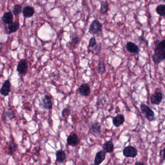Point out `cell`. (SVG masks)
Segmentation results:
<instances>
[{"label": "cell", "mask_w": 165, "mask_h": 165, "mask_svg": "<svg viewBox=\"0 0 165 165\" xmlns=\"http://www.w3.org/2000/svg\"><path fill=\"white\" fill-rule=\"evenodd\" d=\"M109 10V4L107 2H103L101 3L100 11L102 14H105Z\"/></svg>", "instance_id": "25"}, {"label": "cell", "mask_w": 165, "mask_h": 165, "mask_svg": "<svg viewBox=\"0 0 165 165\" xmlns=\"http://www.w3.org/2000/svg\"><path fill=\"white\" fill-rule=\"evenodd\" d=\"M140 107L141 111L148 121L151 122L155 120V113L149 107L142 103L140 104Z\"/></svg>", "instance_id": "2"}, {"label": "cell", "mask_w": 165, "mask_h": 165, "mask_svg": "<svg viewBox=\"0 0 165 165\" xmlns=\"http://www.w3.org/2000/svg\"><path fill=\"white\" fill-rule=\"evenodd\" d=\"M22 6L20 5H16L13 8L12 12L15 16H18L22 12Z\"/></svg>", "instance_id": "24"}, {"label": "cell", "mask_w": 165, "mask_h": 165, "mask_svg": "<svg viewBox=\"0 0 165 165\" xmlns=\"http://www.w3.org/2000/svg\"><path fill=\"white\" fill-rule=\"evenodd\" d=\"M125 122V118L123 114H117L115 117L113 118L112 120L113 124L115 127H118L122 126Z\"/></svg>", "instance_id": "15"}, {"label": "cell", "mask_w": 165, "mask_h": 165, "mask_svg": "<svg viewBox=\"0 0 165 165\" xmlns=\"http://www.w3.org/2000/svg\"><path fill=\"white\" fill-rule=\"evenodd\" d=\"M135 164L136 165H145V163L141 162H137Z\"/></svg>", "instance_id": "30"}, {"label": "cell", "mask_w": 165, "mask_h": 165, "mask_svg": "<svg viewBox=\"0 0 165 165\" xmlns=\"http://www.w3.org/2000/svg\"><path fill=\"white\" fill-rule=\"evenodd\" d=\"M79 40L78 38V37H74V38H73L71 39V44L73 46H75L76 45L78 44V42H79Z\"/></svg>", "instance_id": "28"}, {"label": "cell", "mask_w": 165, "mask_h": 165, "mask_svg": "<svg viewBox=\"0 0 165 165\" xmlns=\"http://www.w3.org/2000/svg\"><path fill=\"white\" fill-rule=\"evenodd\" d=\"M103 150L107 153H111L114 151V145L111 140L107 141L103 146Z\"/></svg>", "instance_id": "20"}, {"label": "cell", "mask_w": 165, "mask_h": 165, "mask_svg": "<svg viewBox=\"0 0 165 165\" xmlns=\"http://www.w3.org/2000/svg\"><path fill=\"white\" fill-rule=\"evenodd\" d=\"M96 41L95 36H93L92 38H91L89 40V46L91 48H93L96 45Z\"/></svg>", "instance_id": "27"}, {"label": "cell", "mask_w": 165, "mask_h": 165, "mask_svg": "<svg viewBox=\"0 0 165 165\" xmlns=\"http://www.w3.org/2000/svg\"><path fill=\"white\" fill-rule=\"evenodd\" d=\"M160 156L163 159V160H165V148L160 151Z\"/></svg>", "instance_id": "29"}, {"label": "cell", "mask_w": 165, "mask_h": 165, "mask_svg": "<svg viewBox=\"0 0 165 165\" xmlns=\"http://www.w3.org/2000/svg\"><path fill=\"white\" fill-rule=\"evenodd\" d=\"M19 28V24L18 22H14L7 26H6L5 28V32L6 34H10L15 33L18 30Z\"/></svg>", "instance_id": "8"}, {"label": "cell", "mask_w": 165, "mask_h": 165, "mask_svg": "<svg viewBox=\"0 0 165 165\" xmlns=\"http://www.w3.org/2000/svg\"><path fill=\"white\" fill-rule=\"evenodd\" d=\"M40 107L46 110H51L53 106V100L51 96L46 95L39 101Z\"/></svg>", "instance_id": "4"}, {"label": "cell", "mask_w": 165, "mask_h": 165, "mask_svg": "<svg viewBox=\"0 0 165 165\" xmlns=\"http://www.w3.org/2000/svg\"><path fill=\"white\" fill-rule=\"evenodd\" d=\"M79 138L76 134L70 135L67 138V143L69 146L75 147L79 143Z\"/></svg>", "instance_id": "9"}, {"label": "cell", "mask_w": 165, "mask_h": 165, "mask_svg": "<svg viewBox=\"0 0 165 165\" xmlns=\"http://www.w3.org/2000/svg\"><path fill=\"white\" fill-rule=\"evenodd\" d=\"M13 19H14V18H13V14L10 11L5 13L2 16V22H4L5 24H7V25H9L13 22Z\"/></svg>", "instance_id": "18"}, {"label": "cell", "mask_w": 165, "mask_h": 165, "mask_svg": "<svg viewBox=\"0 0 165 165\" xmlns=\"http://www.w3.org/2000/svg\"><path fill=\"white\" fill-rule=\"evenodd\" d=\"M56 161L59 163H62L66 159V153L62 150H59L57 151L56 153Z\"/></svg>", "instance_id": "19"}, {"label": "cell", "mask_w": 165, "mask_h": 165, "mask_svg": "<svg viewBox=\"0 0 165 165\" xmlns=\"http://www.w3.org/2000/svg\"><path fill=\"white\" fill-rule=\"evenodd\" d=\"M90 130L95 136H98L101 134V126L97 123H92L90 126Z\"/></svg>", "instance_id": "13"}, {"label": "cell", "mask_w": 165, "mask_h": 165, "mask_svg": "<svg viewBox=\"0 0 165 165\" xmlns=\"http://www.w3.org/2000/svg\"><path fill=\"white\" fill-rule=\"evenodd\" d=\"M165 60V39L158 43L154 49L153 61L155 64H159Z\"/></svg>", "instance_id": "1"}, {"label": "cell", "mask_w": 165, "mask_h": 165, "mask_svg": "<svg viewBox=\"0 0 165 165\" xmlns=\"http://www.w3.org/2000/svg\"><path fill=\"white\" fill-rule=\"evenodd\" d=\"M11 85L9 79H7L5 80L4 83L2 84L0 90L1 95L5 97L8 96L11 91Z\"/></svg>", "instance_id": "7"}, {"label": "cell", "mask_w": 165, "mask_h": 165, "mask_svg": "<svg viewBox=\"0 0 165 165\" xmlns=\"http://www.w3.org/2000/svg\"><path fill=\"white\" fill-rule=\"evenodd\" d=\"M71 114V111L68 107L63 109L62 112V115L63 117L67 118Z\"/></svg>", "instance_id": "26"}, {"label": "cell", "mask_w": 165, "mask_h": 165, "mask_svg": "<svg viewBox=\"0 0 165 165\" xmlns=\"http://www.w3.org/2000/svg\"><path fill=\"white\" fill-rule=\"evenodd\" d=\"M102 32V25L99 20L95 19L93 21L90 26L89 32L91 34L99 35Z\"/></svg>", "instance_id": "3"}, {"label": "cell", "mask_w": 165, "mask_h": 165, "mask_svg": "<svg viewBox=\"0 0 165 165\" xmlns=\"http://www.w3.org/2000/svg\"><path fill=\"white\" fill-rule=\"evenodd\" d=\"M126 50L130 53H139V46L132 42H127L126 44Z\"/></svg>", "instance_id": "16"}, {"label": "cell", "mask_w": 165, "mask_h": 165, "mask_svg": "<svg viewBox=\"0 0 165 165\" xmlns=\"http://www.w3.org/2000/svg\"><path fill=\"white\" fill-rule=\"evenodd\" d=\"M96 71L97 73L102 75L106 71L105 65L104 62L102 61H100L98 63L97 67H96Z\"/></svg>", "instance_id": "22"}, {"label": "cell", "mask_w": 165, "mask_h": 165, "mask_svg": "<svg viewBox=\"0 0 165 165\" xmlns=\"http://www.w3.org/2000/svg\"><path fill=\"white\" fill-rule=\"evenodd\" d=\"M18 148V144L15 143L13 139L10 141L9 143V146L8 148V154L9 155H13L16 151Z\"/></svg>", "instance_id": "21"}, {"label": "cell", "mask_w": 165, "mask_h": 165, "mask_svg": "<svg viewBox=\"0 0 165 165\" xmlns=\"http://www.w3.org/2000/svg\"><path fill=\"white\" fill-rule=\"evenodd\" d=\"M156 12L158 15L162 17L165 16V5H160L156 8Z\"/></svg>", "instance_id": "23"}, {"label": "cell", "mask_w": 165, "mask_h": 165, "mask_svg": "<svg viewBox=\"0 0 165 165\" xmlns=\"http://www.w3.org/2000/svg\"><path fill=\"white\" fill-rule=\"evenodd\" d=\"M106 155V152L104 150L97 152L95 158L94 164L96 165H99L101 164L104 161V160L105 159Z\"/></svg>", "instance_id": "10"}, {"label": "cell", "mask_w": 165, "mask_h": 165, "mask_svg": "<svg viewBox=\"0 0 165 165\" xmlns=\"http://www.w3.org/2000/svg\"><path fill=\"white\" fill-rule=\"evenodd\" d=\"M78 92L82 96H88L91 93L90 87L88 84H82L78 88Z\"/></svg>", "instance_id": "12"}, {"label": "cell", "mask_w": 165, "mask_h": 165, "mask_svg": "<svg viewBox=\"0 0 165 165\" xmlns=\"http://www.w3.org/2000/svg\"><path fill=\"white\" fill-rule=\"evenodd\" d=\"M34 9L31 6H26L23 8L22 10L23 15L26 18H30L34 15Z\"/></svg>", "instance_id": "17"}, {"label": "cell", "mask_w": 165, "mask_h": 165, "mask_svg": "<svg viewBox=\"0 0 165 165\" xmlns=\"http://www.w3.org/2000/svg\"><path fill=\"white\" fill-rule=\"evenodd\" d=\"M28 69V62L26 59H22L18 62L17 66L18 72L21 75H25Z\"/></svg>", "instance_id": "6"}, {"label": "cell", "mask_w": 165, "mask_h": 165, "mask_svg": "<svg viewBox=\"0 0 165 165\" xmlns=\"http://www.w3.org/2000/svg\"><path fill=\"white\" fill-rule=\"evenodd\" d=\"M163 99V95L161 92H155L151 97V102L153 105H159Z\"/></svg>", "instance_id": "11"}, {"label": "cell", "mask_w": 165, "mask_h": 165, "mask_svg": "<svg viewBox=\"0 0 165 165\" xmlns=\"http://www.w3.org/2000/svg\"><path fill=\"white\" fill-rule=\"evenodd\" d=\"M123 153V156L126 157L135 158L138 155V150L135 147L129 145L124 148Z\"/></svg>", "instance_id": "5"}, {"label": "cell", "mask_w": 165, "mask_h": 165, "mask_svg": "<svg viewBox=\"0 0 165 165\" xmlns=\"http://www.w3.org/2000/svg\"><path fill=\"white\" fill-rule=\"evenodd\" d=\"M16 116L13 111L8 110L7 111H5L2 113V120L6 123L12 120Z\"/></svg>", "instance_id": "14"}]
</instances>
